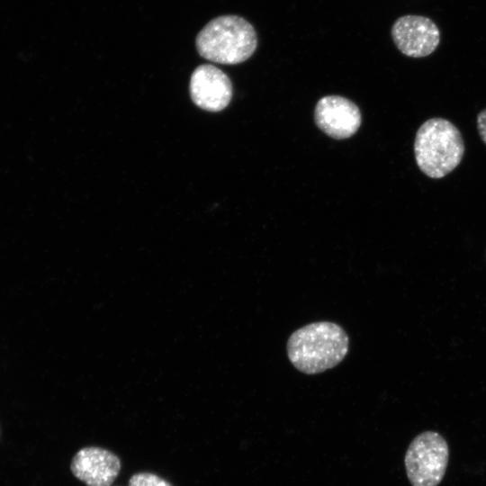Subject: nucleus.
Listing matches in <instances>:
<instances>
[{
    "label": "nucleus",
    "instance_id": "obj_3",
    "mask_svg": "<svg viewBox=\"0 0 486 486\" xmlns=\"http://www.w3.org/2000/svg\"><path fill=\"white\" fill-rule=\"evenodd\" d=\"M414 154L420 171L430 178L439 179L460 164L464 142L453 122L444 118H430L417 130Z\"/></svg>",
    "mask_w": 486,
    "mask_h": 486
},
{
    "label": "nucleus",
    "instance_id": "obj_9",
    "mask_svg": "<svg viewBox=\"0 0 486 486\" xmlns=\"http://www.w3.org/2000/svg\"><path fill=\"white\" fill-rule=\"evenodd\" d=\"M128 486H173L162 477L148 472H140L131 475Z\"/></svg>",
    "mask_w": 486,
    "mask_h": 486
},
{
    "label": "nucleus",
    "instance_id": "obj_1",
    "mask_svg": "<svg viewBox=\"0 0 486 486\" xmlns=\"http://www.w3.org/2000/svg\"><path fill=\"white\" fill-rule=\"evenodd\" d=\"M292 364L306 374H317L337 366L349 349L345 329L331 321H317L296 329L288 338Z\"/></svg>",
    "mask_w": 486,
    "mask_h": 486
},
{
    "label": "nucleus",
    "instance_id": "obj_2",
    "mask_svg": "<svg viewBox=\"0 0 486 486\" xmlns=\"http://www.w3.org/2000/svg\"><path fill=\"white\" fill-rule=\"evenodd\" d=\"M195 44L202 58L220 64L236 65L253 55L257 36L246 19L228 14L210 21L197 34Z\"/></svg>",
    "mask_w": 486,
    "mask_h": 486
},
{
    "label": "nucleus",
    "instance_id": "obj_4",
    "mask_svg": "<svg viewBox=\"0 0 486 486\" xmlns=\"http://www.w3.org/2000/svg\"><path fill=\"white\" fill-rule=\"evenodd\" d=\"M449 460L446 439L434 431L418 435L410 444L404 458L406 473L412 486H437Z\"/></svg>",
    "mask_w": 486,
    "mask_h": 486
},
{
    "label": "nucleus",
    "instance_id": "obj_7",
    "mask_svg": "<svg viewBox=\"0 0 486 486\" xmlns=\"http://www.w3.org/2000/svg\"><path fill=\"white\" fill-rule=\"evenodd\" d=\"M121 468L119 456L99 446L79 449L70 463L73 475L86 486H111Z\"/></svg>",
    "mask_w": 486,
    "mask_h": 486
},
{
    "label": "nucleus",
    "instance_id": "obj_6",
    "mask_svg": "<svg viewBox=\"0 0 486 486\" xmlns=\"http://www.w3.org/2000/svg\"><path fill=\"white\" fill-rule=\"evenodd\" d=\"M357 105L343 96L328 95L320 99L314 110L316 125L328 136L343 140L353 136L360 127Z\"/></svg>",
    "mask_w": 486,
    "mask_h": 486
},
{
    "label": "nucleus",
    "instance_id": "obj_5",
    "mask_svg": "<svg viewBox=\"0 0 486 486\" xmlns=\"http://www.w3.org/2000/svg\"><path fill=\"white\" fill-rule=\"evenodd\" d=\"M392 37L398 50L410 58H424L434 52L440 42V32L429 18L403 15L392 27Z\"/></svg>",
    "mask_w": 486,
    "mask_h": 486
},
{
    "label": "nucleus",
    "instance_id": "obj_8",
    "mask_svg": "<svg viewBox=\"0 0 486 486\" xmlns=\"http://www.w3.org/2000/svg\"><path fill=\"white\" fill-rule=\"evenodd\" d=\"M232 84L221 69L210 64L197 67L190 79V95L200 108L220 112L226 108L232 97Z\"/></svg>",
    "mask_w": 486,
    "mask_h": 486
},
{
    "label": "nucleus",
    "instance_id": "obj_10",
    "mask_svg": "<svg viewBox=\"0 0 486 486\" xmlns=\"http://www.w3.org/2000/svg\"><path fill=\"white\" fill-rule=\"evenodd\" d=\"M477 129L481 139L486 144V108L477 115Z\"/></svg>",
    "mask_w": 486,
    "mask_h": 486
}]
</instances>
